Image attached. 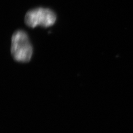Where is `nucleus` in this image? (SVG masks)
<instances>
[{
  "instance_id": "obj_2",
  "label": "nucleus",
  "mask_w": 133,
  "mask_h": 133,
  "mask_svg": "<svg viewBox=\"0 0 133 133\" xmlns=\"http://www.w3.org/2000/svg\"><path fill=\"white\" fill-rule=\"evenodd\" d=\"M56 15L52 10L38 8L28 11L25 16V22L28 26L35 28L38 26L48 27L55 23Z\"/></svg>"
},
{
  "instance_id": "obj_1",
  "label": "nucleus",
  "mask_w": 133,
  "mask_h": 133,
  "mask_svg": "<svg viewBox=\"0 0 133 133\" xmlns=\"http://www.w3.org/2000/svg\"><path fill=\"white\" fill-rule=\"evenodd\" d=\"M11 53L17 62H28L31 60L33 48L27 34L24 31H16L12 35Z\"/></svg>"
}]
</instances>
